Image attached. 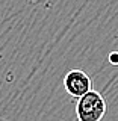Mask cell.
Segmentation results:
<instances>
[{
	"instance_id": "cell-1",
	"label": "cell",
	"mask_w": 118,
	"mask_h": 121,
	"mask_svg": "<svg viewBox=\"0 0 118 121\" xmlns=\"http://www.w3.org/2000/svg\"><path fill=\"white\" fill-rule=\"evenodd\" d=\"M108 104L98 91L91 89L76 103V115L79 121H101L106 115Z\"/></svg>"
},
{
	"instance_id": "cell-2",
	"label": "cell",
	"mask_w": 118,
	"mask_h": 121,
	"mask_svg": "<svg viewBox=\"0 0 118 121\" xmlns=\"http://www.w3.org/2000/svg\"><path fill=\"white\" fill-rule=\"evenodd\" d=\"M64 88L70 97L79 100L82 95L92 89L91 77L82 70H70L64 77Z\"/></svg>"
},
{
	"instance_id": "cell-3",
	"label": "cell",
	"mask_w": 118,
	"mask_h": 121,
	"mask_svg": "<svg viewBox=\"0 0 118 121\" xmlns=\"http://www.w3.org/2000/svg\"><path fill=\"white\" fill-rule=\"evenodd\" d=\"M0 121H6V120H5V118H2V117H0Z\"/></svg>"
}]
</instances>
